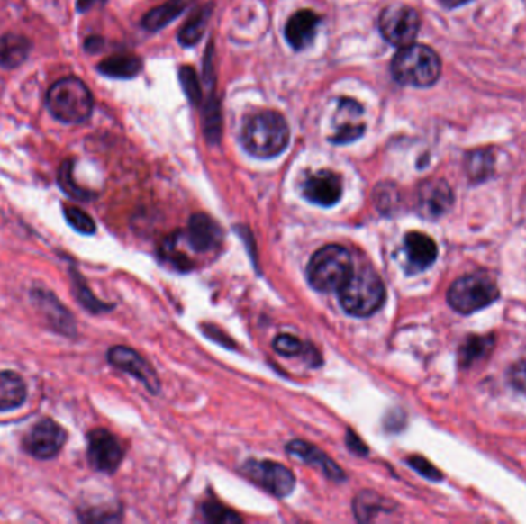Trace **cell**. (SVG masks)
Returning <instances> with one entry per match:
<instances>
[{
	"label": "cell",
	"mask_w": 526,
	"mask_h": 524,
	"mask_svg": "<svg viewBox=\"0 0 526 524\" xmlns=\"http://www.w3.org/2000/svg\"><path fill=\"white\" fill-rule=\"evenodd\" d=\"M240 142L251 156L273 158L290 143V126L276 111H260L243 122Z\"/></svg>",
	"instance_id": "cell-1"
},
{
	"label": "cell",
	"mask_w": 526,
	"mask_h": 524,
	"mask_svg": "<svg viewBox=\"0 0 526 524\" xmlns=\"http://www.w3.org/2000/svg\"><path fill=\"white\" fill-rule=\"evenodd\" d=\"M45 106L50 116L60 123L80 125L93 114L95 99L84 80L68 76L48 88Z\"/></svg>",
	"instance_id": "cell-2"
},
{
	"label": "cell",
	"mask_w": 526,
	"mask_h": 524,
	"mask_svg": "<svg viewBox=\"0 0 526 524\" xmlns=\"http://www.w3.org/2000/svg\"><path fill=\"white\" fill-rule=\"evenodd\" d=\"M391 73L399 84L428 88L440 77L442 62L432 48L411 43L399 48L391 63Z\"/></svg>",
	"instance_id": "cell-3"
},
{
	"label": "cell",
	"mask_w": 526,
	"mask_h": 524,
	"mask_svg": "<svg viewBox=\"0 0 526 524\" xmlns=\"http://www.w3.org/2000/svg\"><path fill=\"white\" fill-rule=\"evenodd\" d=\"M343 311L354 317H369L384 306L386 289L379 274L369 267H360L339 289Z\"/></svg>",
	"instance_id": "cell-4"
},
{
	"label": "cell",
	"mask_w": 526,
	"mask_h": 524,
	"mask_svg": "<svg viewBox=\"0 0 526 524\" xmlns=\"http://www.w3.org/2000/svg\"><path fill=\"white\" fill-rule=\"evenodd\" d=\"M353 273V257L347 248L340 245L321 248L306 267L308 282L319 293L339 291Z\"/></svg>",
	"instance_id": "cell-5"
},
{
	"label": "cell",
	"mask_w": 526,
	"mask_h": 524,
	"mask_svg": "<svg viewBox=\"0 0 526 524\" xmlns=\"http://www.w3.org/2000/svg\"><path fill=\"white\" fill-rule=\"evenodd\" d=\"M494 278L484 273L468 274L458 278L448 289V303L460 314H473L499 299Z\"/></svg>",
	"instance_id": "cell-6"
},
{
	"label": "cell",
	"mask_w": 526,
	"mask_h": 524,
	"mask_svg": "<svg viewBox=\"0 0 526 524\" xmlns=\"http://www.w3.org/2000/svg\"><path fill=\"white\" fill-rule=\"evenodd\" d=\"M421 16L414 8L402 4L386 6L379 19V28L386 42L404 48L416 41L421 32Z\"/></svg>",
	"instance_id": "cell-7"
},
{
	"label": "cell",
	"mask_w": 526,
	"mask_h": 524,
	"mask_svg": "<svg viewBox=\"0 0 526 524\" xmlns=\"http://www.w3.org/2000/svg\"><path fill=\"white\" fill-rule=\"evenodd\" d=\"M242 472L251 482L274 497H288L295 491V474L280 463L271 460H247Z\"/></svg>",
	"instance_id": "cell-8"
},
{
	"label": "cell",
	"mask_w": 526,
	"mask_h": 524,
	"mask_svg": "<svg viewBox=\"0 0 526 524\" xmlns=\"http://www.w3.org/2000/svg\"><path fill=\"white\" fill-rule=\"evenodd\" d=\"M67 443V430L51 419H42L28 430L22 441L23 451L37 460H51Z\"/></svg>",
	"instance_id": "cell-9"
},
{
	"label": "cell",
	"mask_w": 526,
	"mask_h": 524,
	"mask_svg": "<svg viewBox=\"0 0 526 524\" xmlns=\"http://www.w3.org/2000/svg\"><path fill=\"white\" fill-rule=\"evenodd\" d=\"M125 451L110 430L93 429L88 434V462L95 471L114 474L121 466Z\"/></svg>",
	"instance_id": "cell-10"
},
{
	"label": "cell",
	"mask_w": 526,
	"mask_h": 524,
	"mask_svg": "<svg viewBox=\"0 0 526 524\" xmlns=\"http://www.w3.org/2000/svg\"><path fill=\"white\" fill-rule=\"evenodd\" d=\"M108 362L113 366L121 369L123 373L130 374L142 383L150 393H158L160 389V380L154 367L139 356L134 349L127 347H114L108 351Z\"/></svg>",
	"instance_id": "cell-11"
},
{
	"label": "cell",
	"mask_w": 526,
	"mask_h": 524,
	"mask_svg": "<svg viewBox=\"0 0 526 524\" xmlns=\"http://www.w3.org/2000/svg\"><path fill=\"white\" fill-rule=\"evenodd\" d=\"M363 108L354 99L342 97L337 104L336 116H334V132L330 140L337 145L358 140L365 132V123L362 121Z\"/></svg>",
	"instance_id": "cell-12"
},
{
	"label": "cell",
	"mask_w": 526,
	"mask_h": 524,
	"mask_svg": "<svg viewBox=\"0 0 526 524\" xmlns=\"http://www.w3.org/2000/svg\"><path fill=\"white\" fill-rule=\"evenodd\" d=\"M449 185L440 178L425 180L417 189V211L425 219H439L453 206Z\"/></svg>",
	"instance_id": "cell-13"
},
{
	"label": "cell",
	"mask_w": 526,
	"mask_h": 524,
	"mask_svg": "<svg viewBox=\"0 0 526 524\" xmlns=\"http://www.w3.org/2000/svg\"><path fill=\"white\" fill-rule=\"evenodd\" d=\"M342 178L330 169L311 174L302 185V194L311 203L330 208L342 197Z\"/></svg>",
	"instance_id": "cell-14"
},
{
	"label": "cell",
	"mask_w": 526,
	"mask_h": 524,
	"mask_svg": "<svg viewBox=\"0 0 526 524\" xmlns=\"http://www.w3.org/2000/svg\"><path fill=\"white\" fill-rule=\"evenodd\" d=\"M32 299L36 304L41 314L47 319V323L51 330L62 336L73 337L76 334V321L62 302L56 299L53 293L47 289L32 288Z\"/></svg>",
	"instance_id": "cell-15"
},
{
	"label": "cell",
	"mask_w": 526,
	"mask_h": 524,
	"mask_svg": "<svg viewBox=\"0 0 526 524\" xmlns=\"http://www.w3.org/2000/svg\"><path fill=\"white\" fill-rule=\"evenodd\" d=\"M188 247L199 254L216 251L223 240V232L216 221L210 215L195 214L188 221V230L184 232Z\"/></svg>",
	"instance_id": "cell-16"
},
{
	"label": "cell",
	"mask_w": 526,
	"mask_h": 524,
	"mask_svg": "<svg viewBox=\"0 0 526 524\" xmlns=\"http://www.w3.org/2000/svg\"><path fill=\"white\" fill-rule=\"evenodd\" d=\"M321 16L311 10H300L286 22L285 39L295 51H304L310 47L321 25Z\"/></svg>",
	"instance_id": "cell-17"
},
{
	"label": "cell",
	"mask_w": 526,
	"mask_h": 524,
	"mask_svg": "<svg viewBox=\"0 0 526 524\" xmlns=\"http://www.w3.org/2000/svg\"><path fill=\"white\" fill-rule=\"evenodd\" d=\"M405 254L408 273L416 274L425 271L436 262V241L422 232H408L405 236Z\"/></svg>",
	"instance_id": "cell-18"
},
{
	"label": "cell",
	"mask_w": 526,
	"mask_h": 524,
	"mask_svg": "<svg viewBox=\"0 0 526 524\" xmlns=\"http://www.w3.org/2000/svg\"><path fill=\"white\" fill-rule=\"evenodd\" d=\"M286 452L306 465L319 467L332 482L339 483L345 480V472L342 471V467L337 466L334 460H331L316 446L310 445L306 441L295 440L286 445Z\"/></svg>",
	"instance_id": "cell-19"
},
{
	"label": "cell",
	"mask_w": 526,
	"mask_h": 524,
	"mask_svg": "<svg viewBox=\"0 0 526 524\" xmlns=\"http://www.w3.org/2000/svg\"><path fill=\"white\" fill-rule=\"evenodd\" d=\"M32 43L27 36L6 32L0 36V68H19L32 53Z\"/></svg>",
	"instance_id": "cell-20"
},
{
	"label": "cell",
	"mask_w": 526,
	"mask_h": 524,
	"mask_svg": "<svg viewBox=\"0 0 526 524\" xmlns=\"http://www.w3.org/2000/svg\"><path fill=\"white\" fill-rule=\"evenodd\" d=\"M27 384L13 371L0 373V412H10L21 408L27 400Z\"/></svg>",
	"instance_id": "cell-21"
},
{
	"label": "cell",
	"mask_w": 526,
	"mask_h": 524,
	"mask_svg": "<svg viewBox=\"0 0 526 524\" xmlns=\"http://www.w3.org/2000/svg\"><path fill=\"white\" fill-rule=\"evenodd\" d=\"M142 69V60L134 54H114L104 59L97 71L113 79H132Z\"/></svg>",
	"instance_id": "cell-22"
},
{
	"label": "cell",
	"mask_w": 526,
	"mask_h": 524,
	"mask_svg": "<svg viewBox=\"0 0 526 524\" xmlns=\"http://www.w3.org/2000/svg\"><path fill=\"white\" fill-rule=\"evenodd\" d=\"M274 351L277 352L279 356L284 357H305L306 360L313 366H319L322 362V357L319 352L306 345L304 341H300L297 337L290 336V334H280L276 337L273 341Z\"/></svg>",
	"instance_id": "cell-23"
},
{
	"label": "cell",
	"mask_w": 526,
	"mask_h": 524,
	"mask_svg": "<svg viewBox=\"0 0 526 524\" xmlns=\"http://www.w3.org/2000/svg\"><path fill=\"white\" fill-rule=\"evenodd\" d=\"M494 348V336H471L463 341L458 349V363L462 367H471L488 356Z\"/></svg>",
	"instance_id": "cell-24"
},
{
	"label": "cell",
	"mask_w": 526,
	"mask_h": 524,
	"mask_svg": "<svg viewBox=\"0 0 526 524\" xmlns=\"http://www.w3.org/2000/svg\"><path fill=\"white\" fill-rule=\"evenodd\" d=\"M354 515L360 523H371L377 515L386 510V500L373 491H363L354 498Z\"/></svg>",
	"instance_id": "cell-25"
},
{
	"label": "cell",
	"mask_w": 526,
	"mask_h": 524,
	"mask_svg": "<svg viewBox=\"0 0 526 524\" xmlns=\"http://www.w3.org/2000/svg\"><path fill=\"white\" fill-rule=\"evenodd\" d=\"M184 8V0H168L167 4L154 8L148 13L147 16L143 17V28L148 32H158L179 16Z\"/></svg>",
	"instance_id": "cell-26"
},
{
	"label": "cell",
	"mask_w": 526,
	"mask_h": 524,
	"mask_svg": "<svg viewBox=\"0 0 526 524\" xmlns=\"http://www.w3.org/2000/svg\"><path fill=\"white\" fill-rule=\"evenodd\" d=\"M211 10H213L211 4L204 6V8H200L197 13H195L190 17V21L186 22L184 27L180 28L179 42L184 47H193V45H195L202 39L204 32H205L206 23L210 21Z\"/></svg>",
	"instance_id": "cell-27"
},
{
	"label": "cell",
	"mask_w": 526,
	"mask_h": 524,
	"mask_svg": "<svg viewBox=\"0 0 526 524\" xmlns=\"http://www.w3.org/2000/svg\"><path fill=\"white\" fill-rule=\"evenodd\" d=\"M59 188L64 191L65 194L69 195L71 199L79 200V202H90L95 199V193L88 189H84L80 185L76 184L74 180V162L73 160H65L58 174Z\"/></svg>",
	"instance_id": "cell-28"
},
{
	"label": "cell",
	"mask_w": 526,
	"mask_h": 524,
	"mask_svg": "<svg viewBox=\"0 0 526 524\" xmlns=\"http://www.w3.org/2000/svg\"><path fill=\"white\" fill-rule=\"evenodd\" d=\"M71 282H73L74 295H76V299L79 300L85 310L90 311L93 314H100V312L110 311L113 308V306L100 302L95 294L91 293V289L84 282V277L76 269H71Z\"/></svg>",
	"instance_id": "cell-29"
},
{
	"label": "cell",
	"mask_w": 526,
	"mask_h": 524,
	"mask_svg": "<svg viewBox=\"0 0 526 524\" xmlns=\"http://www.w3.org/2000/svg\"><path fill=\"white\" fill-rule=\"evenodd\" d=\"M494 169V158L490 151H474L467 158V173L473 182H484Z\"/></svg>",
	"instance_id": "cell-30"
},
{
	"label": "cell",
	"mask_w": 526,
	"mask_h": 524,
	"mask_svg": "<svg viewBox=\"0 0 526 524\" xmlns=\"http://www.w3.org/2000/svg\"><path fill=\"white\" fill-rule=\"evenodd\" d=\"M202 515L208 523L213 524H228V523H242V519L239 515L234 514L232 510L225 508L223 504L219 503L216 500H210L202 504Z\"/></svg>",
	"instance_id": "cell-31"
},
{
	"label": "cell",
	"mask_w": 526,
	"mask_h": 524,
	"mask_svg": "<svg viewBox=\"0 0 526 524\" xmlns=\"http://www.w3.org/2000/svg\"><path fill=\"white\" fill-rule=\"evenodd\" d=\"M65 221L73 228L74 231L91 236L95 232V223L91 219L90 214H86L84 210H80L73 204H64Z\"/></svg>",
	"instance_id": "cell-32"
},
{
	"label": "cell",
	"mask_w": 526,
	"mask_h": 524,
	"mask_svg": "<svg viewBox=\"0 0 526 524\" xmlns=\"http://www.w3.org/2000/svg\"><path fill=\"white\" fill-rule=\"evenodd\" d=\"M374 200L382 212H391L399 203V191L394 185H379L374 191Z\"/></svg>",
	"instance_id": "cell-33"
},
{
	"label": "cell",
	"mask_w": 526,
	"mask_h": 524,
	"mask_svg": "<svg viewBox=\"0 0 526 524\" xmlns=\"http://www.w3.org/2000/svg\"><path fill=\"white\" fill-rule=\"evenodd\" d=\"M180 84L184 86L185 95H188L191 104H199L202 100V89L195 68L182 67L179 71Z\"/></svg>",
	"instance_id": "cell-34"
},
{
	"label": "cell",
	"mask_w": 526,
	"mask_h": 524,
	"mask_svg": "<svg viewBox=\"0 0 526 524\" xmlns=\"http://www.w3.org/2000/svg\"><path fill=\"white\" fill-rule=\"evenodd\" d=\"M408 465H410L413 469H416L421 475H423L425 478H430L432 482H439V480H442L443 478V475L439 472V469L432 466L431 463L425 460L423 456H410V458H408Z\"/></svg>",
	"instance_id": "cell-35"
},
{
	"label": "cell",
	"mask_w": 526,
	"mask_h": 524,
	"mask_svg": "<svg viewBox=\"0 0 526 524\" xmlns=\"http://www.w3.org/2000/svg\"><path fill=\"white\" fill-rule=\"evenodd\" d=\"M510 382L517 391L526 393V360L517 362L514 366L511 367Z\"/></svg>",
	"instance_id": "cell-36"
},
{
	"label": "cell",
	"mask_w": 526,
	"mask_h": 524,
	"mask_svg": "<svg viewBox=\"0 0 526 524\" xmlns=\"http://www.w3.org/2000/svg\"><path fill=\"white\" fill-rule=\"evenodd\" d=\"M347 446L349 451L358 456H368V446L363 443L362 438L354 430H347Z\"/></svg>",
	"instance_id": "cell-37"
},
{
	"label": "cell",
	"mask_w": 526,
	"mask_h": 524,
	"mask_svg": "<svg viewBox=\"0 0 526 524\" xmlns=\"http://www.w3.org/2000/svg\"><path fill=\"white\" fill-rule=\"evenodd\" d=\"M204 330H205L206 336L210 337L211 340L221 343L222 347L234 348L231 339L225 336V334H223L219 328H216V326H205Z\"/></svg>",
	"instance_id": "cell-38"
},
{
	"label": "cell",
	"mask_w": 526,
	"mask_h": 524,
	"mask_svg": "<svg viewBox=\"0 0 526 524\" xmlns=\"http://www.w3.org/2000/svg\"><path fill=\"white\" fill-rule=\"evenodd\" d=\"M104 45H105V42H104L102 37L91 36L85 39L84 48L86 53L95 54L99 53Z\"/></svg>",
	"instance_id": "cell-39"
},
{
	"label": "cell",
	"mask_w": 526,
	"mask_h": 524,
	"mask_svg": "<svg viewBox=\"0 0 526 524\" xmlns=\"http://www.w3.org/2000/svg\"><path fill=\"white\" fill-rule=\"evenodd\" d=\"M106 0H77L76 8L79 13H86V11L93 10L95 6L105 5Z\"/></svg>",
	"instance_id": "cell-40"
},
{
	"label": "cell",
	"mask_w": 526,
	"mask_h": 524,
	"mask_svg": "<svg viewBox=\"0 0 526 524\" xmlns=\"http://www.w3.org/2000/svg\"><path fill=\"white\" fill-rule=\"evenodd\" d=\"M443 5L448 6V8H456V6L465 5L468 4L471 0H440Z\"/></svg>",
	"instance_id": "cell-41"
}]
</instances>
